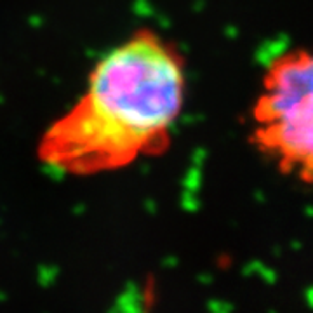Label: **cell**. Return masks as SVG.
<instances>
[{"label":"cell","instance_id":"obj_1","mask_svg":"<svg viewBox=\"0 0 313 313\" xmlns=\"http://www.w3.org/2000/svg\"><path fill=\"white\" fill-rule=\"evenodd\" d=\"M185 97L180 49L138 30L94 66L86 92L42 134L38 156L57 172L92 176L164 153Z\"/></svg>","mask_w":313,"mask_h":313},{"label":"cell","instance_id":"obj_2","mask_svg":"<svg viewBox=\"0 0 313 313\" xmlns=\"http://www.w3.org/2000/svg\"><path fill=\"white\" fill-rule=\"evenodd\" d=\"M249 143L284 178L313 190V46L266 63L249 110Z\"/></svg>","mask_w":313,"mask_h":313}]
</instances>
